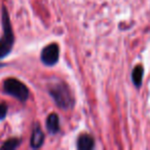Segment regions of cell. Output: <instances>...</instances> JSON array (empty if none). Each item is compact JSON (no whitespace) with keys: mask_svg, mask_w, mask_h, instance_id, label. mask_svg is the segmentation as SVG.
Segmentation results:
<instances>
[{"mask_svg":"<svg viewBox=\"0 0 150 150\" xmlns=\"http://www.w3.org/2000/svg\"><path fill=\"white\" fill-rule=\"evenodd\" d=\"M20 140L17 139V138H13V139H9L1 146L2 149H6V150H13V149H16L18 146L20 145Z\"/></svg>","mask_w":150,"mask_h":150,"instance_id":"9","label":"cell"},{"mask_svg":"<svg viewBox=\"0 0 150 150\" xmlns=\"http://www.w3.org/2000/svg\"><path fill=\"white\" fill-rule=\"evenodd\" d=\"M6 114H7V105L2 103V104H0V120L4 119Z\"/></svg>","mask_w":150,"mask_h":150,"instance_id":"10","label":"cell"},{"mask_svg":"<svg viewBox=\"0 0 150 150\" xmlns=\"http://www.w3.org/2000/svg\"><path fill=\"white\" fill-rule=\"evenodd\" d=\"M3 90L7 95L18 99L21 102H26L29 98V90L28 88L15 78H8L3 83Z\"/></svg>","mask_w":150,"mask_h":150,"instance_id":"3","label":"cell"},{"mask_svg":"<svg viewBox=\"0 0 150 150\" xmlns=\"http://www.w3.org/2000/svg\"><path fill=\"white\" fill-rule=\"evenodd\" d=\"M2 26L3 35L0 38V60L4 59L11 54L15 43V36H13V27H11L9 16L5 7L2 9Z\"/></svg>","mask_w":150,"mask_h":150,"instance_id":"2","label":"cell"},{"mask_svg":"<svg viewBox=\"0 0 150 150\" xmlns=\"http://www.w3.org/2000/svg\"><path fill=\"white\" fill-rule=\"evenodd\" d=\"M143 74H144V69L142 66H137L133 70V73H132V79H133L134 84H135L137 88H140V86H142Z\"/></svg>","mask_w":150,"mask_h":150,"instance_id":"8","label":"cell"},{"mask_svg":"<svg viewBox=\"0 0 150 150\" xmlns=\"http://www.w3.org/2000/svg\"><path fill=\"white\" fill-rule=\"evenodd\" d=\"M46 129L50 134H56L60 129V120L56 113H52L48 115L46 119Z\"/></svg>","mask_w":150,"mask_h":150,"instance_id":"7","label":"cell"},{"mask_svg":"<svg viewBox=\"0 0 150 150\" xmlns=\"http://www.w3.org/2000/svg\"><path fill=\"white\" fill-rule=\"evenodd\" d=\"M95 147V141L90 135L82 134L78 137L77 149L79 150H91Z\"/></svg>","mask_w":150,"mask_h":150,"instance_id":"6","label":"cell"},{"mask_svg":"<svg viewBox=\"0 0 150 150\" xmlns=\"http://www.w3.org/2000/svg\"><path fill=\"white\" fill-rule=\"evenodd\" d=\"M59 57H60V50L56 43L48 44L41 52V61L46 66L56 65L59 61Z\"/></svg>","mask_w":150,"mask_h":150,"instance_id":"4","label":"cell"},{"mask_svg":"<svg viewBox=\"0 0 150 150\" xmlns=\"http://www.w3.org/2000/svg\"><path fill=\"white\" fill-rule=\"evenodd\" d=\"M48 92L56 104L63 110H69L74 106V97L72 95L68 84L63 81H57L56 83H50L48 86Z\"/></svg>","mask_w":150,"mask_h":150,"instance_id":"1","label":"cell"},{"mask_svg":"<svg viewBox=\"0 0 150 150\" xmlns=\"http://www.w3.org/2000/svg\"><path fill=\"white\" fill-rule=\"evenodd\" d=\"M44 141V134L42 132V129H40L39 125L36 123L34 125V129H33V133H32L31 136V141H30V144H31V147L32 148H39L42 146Z\"/></svg>","mask_w":150,"mask_h":150,"instance_id":"5","label":"cell"}]
</instances>
